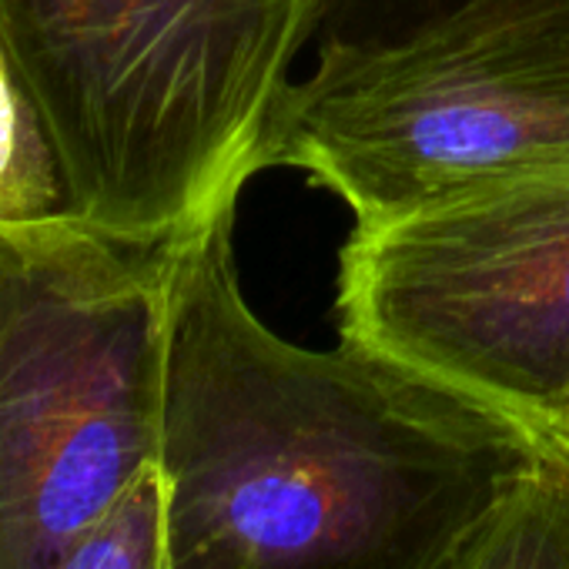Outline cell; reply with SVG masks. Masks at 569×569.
<instances>
[{
  "mask_svg": "<svg viewBox=\"0 0 569 569\" xmlns=\"http://www.w3.org/2000/svg\"><path fill=\"white\" fill-rule=\"evenodd\" d=\"M234 208L161 244L168 569H462L546 446L356 342L271 332L238 281Z\"/></svg>",
  "mask_w": 569,
  "mask_h": 569,
  "instance_id": "1",
  "label": "cell"
},
{
  "mask_svg": "<svg viewBox=\"0 0 569 569\" xmlns=\"http://www.w3.org/2000/svg\"><path fill=\"white\" fill-rule=\"evenodd\" d=\"M316 0H0L74 214L161 248L238 204Z\"/></svg>",
  "mask_w": 569,
  "mask_h": 569,
  "instance_id": "2",
  "label": "cell"
},
{
  "mask_svg": "<svg viewBox=\"0 0 569 569\" xmlns=\"http://www.w3.org/2000/svg\"><path fill=\"white\" fill-rule=\"evenodd\" d=\"M164 248L0 224V569H58L158 462Z\"/></svg>",
  "mask_w": 569,
  "mask_h": 569,
  "instance_id": "3",
  "label": "cell"
},
{
  "mask_svg": "<svg viewBox=\"0 0 569 569\" xmlns=\"http://www.w3.org/2000/svg\"><path fill=\"white\" fill-rule=\"evenodd\" d=\"M569 164V0H472L442 24L292 81L254 174L292 168L386 218Z\"/></svg>",
  "mask_w": 569,
  "mask_h": 569,
  "instance_id": "4",
  "label": "cell"
},
{
  "mask_svg": "<svg viewBox=\"0 0 569 569\" xmlns=\"http://www.w3.org/2000/svg\"><path fill=\"white\" fill-rule=\"evenodd\" d=\"M336 319L339 339L546 446L569 409V164L356 221Z\"/></svg>",
  "mask_w": 569,
  "mask_h": 569,
  "instance_id": "5",
  "label": "cell"
},
{
  "mask_svg": "<svg viewBox=\"0 0 569 569\" xmlns=\"http://www.w3.org/2000/svg\"><path fill=\"white\" fill-rule=\"evenodd\" d=\"M74 214L51 134L0 44V224Z\"/></svg>",
  "mask_w": 569,
  "mask_h": 569,
  "instance_id": "6",
  "label": "cell"
},
{
  "mask_svg": "<svg viewBox=\"0 0 569 569\" xmlns=\"http://www.w3.org/2000/svg\"><path fill=\"white\" fill-rule=\"evenodd\" d=\"M462 569H569V476H529L472 546Z\"/></svg>",
  "mask_w": 569,
  "mask_h": 569,
  "instance_id": "7",
  "label": "cell"
},
{
  "mask_svg": "<svg viewBox=\"0 0 569 569\" xmlns=\"http://www.w3.org/2000/svg\"><path fill=\"white\" fill-rule=\"evenodd\" d=\"M58 569H168L158 462L144 469L91 529L81 532Z\"/></svg>",
  "mask_w": 569,
  "mask_h": 569,
  "instance_id": "8",
  "label": "cell"
},
{
  "mask_svg": "<svg viewBox=\"0 0 569 569\" xmlns=\"http://www.w3.org/2000/svg\"><path fill=\"white\" fill-rule=\"evenodd\" d=\"M466 4L472 0H316L309 48L316 61L392 48L442 24Z\"/></svg>",
  "mask_w": 569,
  "mask_h": 569,
  "instance_id": "9",
  "label": "cell"
},
{
  "mask_svg": "<svg viewBox=\"0 0 569 569\" xmlns=\"http://www.w3.org/2000/svg\"><path fill=\"white\" fill-rule=\"evenodd\" d=\"M546 452H549V459L569 476V409L562 412V419L556 422V429L549 432V439H546Z\"/></svg>",
  "mask_w": 569,
  "mask_h": 569,
  "instance_id": "10",
  "label": "cell"
}]
</instances>
